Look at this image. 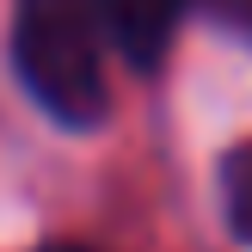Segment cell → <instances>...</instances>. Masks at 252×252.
<instances>
[{"instance_id":"6da1fadb","label":"cell","mask_w":252,"mask_h":252,"mask_svg":"<svg viewBox=\"0 0 252 252\" xmlns=\"http://www.w3.org/2000/svg\"><path fill=\"white\" fill-rule=\"evenodd\" d=\"M105 49L93 0H12V74L68 129H93L111 111Z\"/></svg>"},{"instance_id":"7a4b0ae2","label":"cell","mask_w":252,"mask_h":252,"mask_svg":"<svg viewBox=\"0 0 252 252\" xmlns=\"http://www.w3.org/2000/svg\"><path fill=\"white\" fill-rule=\"evenodd\" d=\"M93 6H98V25H105V43L135 74H154L166 62L179 19H185V0H93Z\"/></svg>"},{"instance_id":"3957f363","label":"cell","mask_w":252,"mask_h":252,"mask_svg":"<svg viewBox=\"0 0 252 252\" xmlns=\"http://www.w3.org/2000/svg\"><path fill=\"white\" fill-rule=\"evenodd\" d=\"M221 203H228V228L252 246V142L221 160Z\"/></svg>"},{"instance_id":"277c9868","label":"cell","mask_w":252,"mask_h":252,"mask_svg":"<svg viewBox=\"0 0 252 252\" xmlns=\"http://www.w3.org/2000/svg\"><path fill=\"white\" fill-rule=\"evenodd\" d=\"M37 252H93V246H37Z\"/></svg>"}]
</instances>
